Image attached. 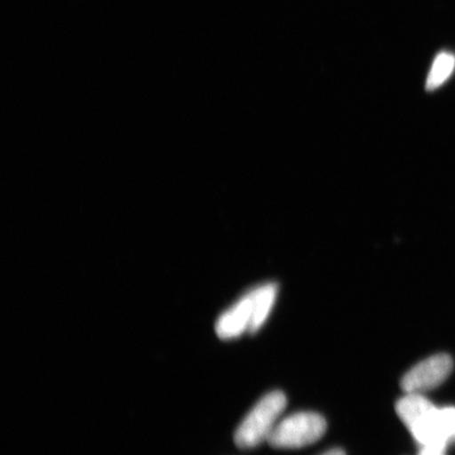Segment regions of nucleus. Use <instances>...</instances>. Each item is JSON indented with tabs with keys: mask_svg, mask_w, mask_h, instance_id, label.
I'll list each match as a JSON object with an SVG mask.
<instances>
[{
	"mask_svg": "<svg viewBox=\"0 0 455 455\" xmlns=\"http://www.w3.org/2000/svg\"><path fill=\"white\" fill-rule=\"evenodd\" d=\"M326 430V419L321 414L298 412L277 423L267 442L277 449H298L321 440Z\"/></svg>",
	"mask_w": 455,
	"mask_h": 455,
	"instance_id": "nucleus-3",
	"label": "nucleus"
},
{
	"mask_svg": "<svg viewBox=\"0 0 455 455\" xmlns=\"http://www.w3.org/2000/svg\"><path fill=\"white\" fill-rule=\"evenodd\" d=\"M454 70L455 56L449 52L440 53L432 64L428 78H427L426 89L434 91L440 88L451 78Z\"/></svg>",
	"mask_w": 455,
	"mask_h": 455,
	"instance_id": "nucleus-6",
	"label": "nucleus"
},
{
	"mask_svg": "<svg viewBox=\"0 0 455 455\" xmlns=\"http://www.w3.org/2000/svg\"><path fill=\"white\" fill-rule=\"evenodd\" d=\"M277 290L276 283H268L244 294L219 317L215 323L218 337L229 340L242 337L244 332H258L275 306Z\"/></svg>",
	"mask_w": 455,
	"mask_h": 455,
	"instance_id": "nucleus-1",
	"label": "nucleus"
},
{
	"mask_svg": "<svg viewBox=\"0 0 455 455\" xmlns=\"http://www.w3.org/2000/svg\"><path fill=\"white\" fill-rule=\"evenodd\" d=\"M453 370L451 355L442 354L427 358L403 375L401 387L406 394L422 395L441 386Z\"/></svg>",
	"mask_w": 455,
	"mask_h": 455,
	"instance_id": "nucleus-4",
	"label": "nucleus"
},
{
	"mask_svg": "<svg viewBox=\"0 0 455 455\" xmlns=\"http://www.w3.org/2000/svg\"><path fill=\"white\" fill-rule=\"evenodd\" d=\"M439 419L443 435L448 445H451L455 443V408L440 409Z\"/></svg>",
	"mask_w": 455,
	"mask_h": 455,
	"instance_id": "nucleus-7",
	"label": "nucleus"
},
{
	"mask_svg": "<svg viewBox=\"0 0 455 455\" xmlns=\"http://www.w3.org/2000/svg\"><path fill=\"white\" fill-rule=\"evenodd\" d=\"M322 455H346L344 451H341V449H331V451H329Z\"/></svg>",
	"mask_w": 455,
	"mask_h": 455,
	"instance_id": "nucleus-9",
	"label": "nucleus"
},
{
	"mask_svg": "<svg viewBox=\"0 0 455 455\" xmlns=\"http://www.w3.org/2000/svg\"><path fill=\"white\" fill-rule=\"evenodd\" d=\"M286 406L287 397L281 391L270 392L261 398L238 426L235 436L236 445L249 449L268 441Z\"/></svg>",
	"mask_w": 455,
	"mask_h": 455,
	"instance_id": "nucleus-2",
	"label": "nucleus"
},
{
	"mask_svg": "<svg viewBox=\"0 0 455 455\" xmlns=\"http://www.w3.org/2000/svg\"><path fill=\"white\" fill-rule=\"evenodd\" d=\"M396 413L409 430L434 412L436 407L422 395L407 394L396 403Z\"/></svg>",
	"mask_w": 455,
	"mask_h": 455,
	"instance_id": "nucleus-5",
	"label": "nucleus"
},
{
	"mask_svg": "<svg viewBox=\"0 0 455 455\" xmlns=\"http://www.w3.org/2000/svg\"><path fill=\"white\" fill-rule=\"evenodd\" d=\"M445 449L439 447L425 446L419 455H445Z\"/></svg>",
	"mask_w": 455,
	"mask_h": 455,
	"instance_id": "nucleus-8",
	"label": "nucleus"
}]
</instances>
